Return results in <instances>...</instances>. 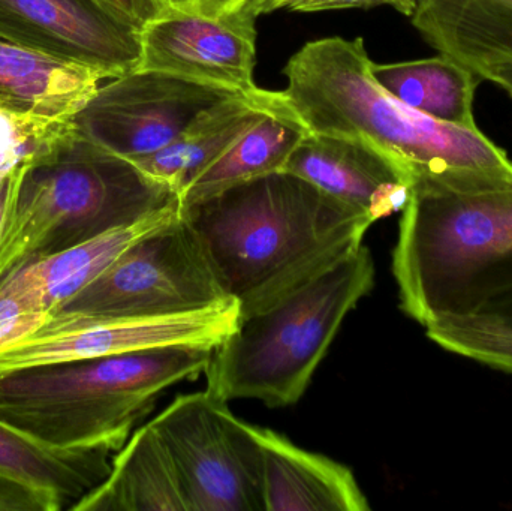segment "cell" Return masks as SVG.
Here are the masks:
<instances>
[{
    "instance_id": "27",
    "label": "cell",
    "mask_w": 512,
    "mask_h": 511,
    "mask_svg": "<svg viewBox=\"0 0 512 511\" xmlns=\"http://www.w3.org/2000/svg\"><path fill=\"white\" fill-rule=\"evenodd\" d=\"M99 2L119 12L120 15L140 27L161 17L173 6L168 0H99Z\"/></svg>"
},
{
    "instance_id": "18",
    "label": "cell",
    "mask_w": 512,
    "mask_h": 511,
    "mask_svg": "<svg viewBox=\"0 0 512 511\" xmlns=\"http://www.w3.org/2000/svg\"><path fill=\"white\" fill-rule=\"evenodd\" d=\"M271 108V90L236 96L198 117L165 149L135 164L180 198L195 177L227 153Z\"/></svg>"
},
{
    "instance_id": "26",
    "label": "cell",
    "mask_w": 512,
    "mask_h": 511,
    "mask_svg": "<svg viewBox=\"0 0 512 511\" xmlns=\"http://www.w3.org/2000/svg\"><path fill=\"white\" fill-rule=\"evenodd\" d=\"M420 0H282L279 9L294 12H319L331 9L375 8L393 6L397 11L411 17Z\"/></svg>"
},
{
    "instance_id": "30",
    "label": "cell",
    "mask_w": 512,
    "mask_h": 511,
    "mask_svg": "<svg viewBox=\"0 0 512 511\" xmlns=\"http://www.w3.org/2000/svg\"><path fill=\"white\" fill-rule=\"evenodd\" d=\"M242 2L243 0H195L192 11L203 12L207 15H218L221 12L231 11Z\"/></svg>"
},
{
    "instance_id": "29",
    "label": "cell",
    "mask_w": 512,
    "mask_h": 511,
    "mask_svg": "<svg viewBox=\"0 0 512 511\" xmlns=\"http://www.w3.org/2000/svg\"><path fill=\"white\" fill-rule=\"evenodd\" d=\"M280 2L282 0H243L240 5H237L231 11H240L242 14L256 20L259 15L270 14V12L279 9Z\"/></svg>"
},
{
    "instance_id": "6",
    "label": "cell",
    "mask_w": 512,
    "mask_h": 511,
    "mask_svg": "<svg viewBox=\"0 0 512 511\" xmlns=\"http://www.w3.org/2000/svg\"><path fill=\"white\" fill-rule=\"evenodd\" d=\"M375 276L372 254L363 245L265 311L240 318L213 350L204 372L207 392L227 404H297L346 315L372 291Z\"/></svg>"
},
{
    "instance_id": "11",
    "label": "cell",
    "mask_w": 512,
    "mask_h": 511,
    "mask_svg": "<svg viewBox=\"0 0 512 511\" xmlns=\"http://www.w3.org/2000/svg\"><path fill=\"white\" fill-rule=\"evenodd\" d=\"M141 29L99 0H0V38L107 80L138 69Z\"/></svg>"
},
{
    "instance_id": "24",
    "label": "cell",
    "mask_w": 512,
    "mask_h": 511,
    "mask_svg": "<svg viewBox=\"0 0 512 511\" xmlns=\"http://www.w3.org/2000/svg\"><path fill=\"white\" fill-rule=\"evenodd\" d=\"M50 321L41 291L23 266L0 281V350L29 338Z\"/></svg>"
},
{
    "instance_id": "10",
    "label": "cell",
    "mask_w": 512,
    "mask_h": 511,
    "mask_svg": "<svg viewBox=\"0 0 512 511\" xmlns=\"http://www.w3.org/2000/svg\"><path fill=\"white\" fill-rule=\"evenodd\" d=\"M240 318L236 300L207 311L167 317H53L29 338L0 350V372L156 348L215 350L237 329Z\"/></svg>"
},
{
    "instance_id": "3",
    "label": "cell",
    "mask_w": 512,
    "mask_h": 511,
    "mask_svg": "<svg viewBox=\"0 0 512 511\" xmlns=\"http://www.w3.org/2000/svg\"><path fill=\"white\" fill-rule=\"evenodd\" d=\"M361 38L307 42L286 63L282 104L309 132L354 138L393 162L411 186L453 174H512V161L480 128L433 119L373 75Z\"/></svg>"
},
{
    "instance_id": "20",
    "label": "cell",
    "mask_w": 512,
    "mask_h": 511,
    "mask_svg": "<svg viewBox=\"0 0 512 511\" xmlns=\"http://www.w3.org/2000/svg\"><path fill=\"white\" fill-rule=\"evenodd\" d=\"M307 129L282 104L279 92H273V108L243 137L192 180L180 197V206L210 197L222 189L285 168Z\"/></svg>"
},
{
    "instance_id": "22",
    "label": "cell",
    "mask_w": 512,
    "mask_h": 511,
    "mask_svg": "<svg viewBox=\"0 0 512 511\" xmlns=\"http://www.w3.org/2000/svg\"><path fill=\"white\" fill-rule=\"evenodd\" d=\"M179 213L180 204H176L135 224L107 231L80 245L21 266L41 291L45 308L50 312L51 318V314L62 303L98 278L126 249L176 218Z\"/></svg>"
},
{
    "instance_id": "25",
    "label": "cell",
    "mask_w": 512,
    "mask_h": 511,
    "mask_svg": "<svg viewBox=\"0 0 512 511\" xmlns=\"http://www.w3.org/2000/svg\"><path fill=\"white\" fill-rule=\"evenodd\" d=\"M63 507L50 495L27 483L0 473V511H60Z\"/></svg>"
},
{
    "instance_id": "23",
    "label": "cell",
    "mask_w": 512,
    "mask_h": 511,
    "mask_svg": "<svg viewBox=\"0 0 512 511\" xmlns=\"http://www.w3.org/2000/svg\"><path fill=\"white\" fill-rule=\"evenodd\" d=\"M427 336L457 356L512 374V333L475 317L450 318L427 327Z\"/></svg>"
},
{
    "instance_id": "28",
    "label": "cell",
    "mask_w": 512,
    "mask_h": 511,
    "mask_svg": "<svg viewBox=\"0 0 512 511\" xmlns=\"http://www.w3.org/2000/svg\"><path fill=\"white\" fill-rule=\"evenodd\" d=\"M471 317L512 333V291L490 300L478 314Z\"/></svg>"
},
{
    "instance_id": "7",
    "label": "cell",
    "mask_w": 512,
    "mask_h": 511,
    "mask_svg": "<svg viewBox=\"0 0 512 511\" xmlns=\"http://www.w3.org/2000/svg\"><path fill=\"white\" fill-rule=\"evenodd\" d=\"M182 213L126 249L53 317L149 318L231 302Z\"/></svg>"
},
{
    "instance_id": "15",
    "label": "cell",
    "mask_w": 512,
    "mask_h": 511,
    "mask_svg": "<svg viewBox=\"0 0 512 511\" xmlns=\"http://www.w3.org/2000/svg\"><path fill=\"white\" fill-rule=\"evenodd\" d=\"M261 450L264 511H367L369 501L345 465L254 426Z\"/></svg>"
},
{
    "instance_id": "13",
    "label": "cell",
    "mask_w": 512,
    "mask_h": 511,
    "mask_svg": "<svg viewBox=\"0 0 512 511\" xmlns=\"http://www.w3.org/2000/svg\"><path fill=\"white\" fill-rule=\"evenodd\" d=\"M282 171L318 186L373 224L403 212L411 197V183L402 171L378 150L354 138L307 132Z\"/></svg>"
},
{
    "instance_id": "9",
    "label": "cell",
    "mask_w": 512,
    "mask_h": 511,
    "mask_svg": "<svg viewBox=\"0 0 512 511\" xmlns=\"http://www.w3.org/2000/svg\"><path fill=\"white\" fill-rule=\"evenodd\" d=\"M239 95L168 72L135 69L101 84L72 122L90 140L137 162L165 149L198 117Z\"/></svg>"
},
{
    "instance_id": "5",
    "label": "cell",
    "mask_w": 512,
    "mask_h": 511,
    "mask_svg": "<svg viewBox=\"0 0 512 511\" xmlns=\"http://www.w3.org/2000/svg\"><path fill=\"white\" fill-rule=\"evenodd\" d=\"M212 353L156 348L0 372V420L57 449L117 453L156 399L204 374Z\"/></svg>"
},
{
    "instance_id": "16",
    "label": "cell",
    "mask_w": 512,
    "mask_h": 511,
    "mask_svg": "<svg viewBox=\"0 0 512 511\" xmlns=\"http://www.w3.org/2000/svg\"><path fill=\"white\" fill-rule=\"evenodd\" d=\"M104 80L95 69L0 38L2 113L74 119Z\"/></svg>"
},
{
    "instance_id": "12",
    "label": "cell",
    "mask_w": 512,
    "mask_h": 511,
    "mask_svg": "<svg viewBox=\"0 0 512 511\" xmlns=\"http://www.w3.org/2000/svg\"><path fill=\"white\" fill-rule=\"evenodd\" d=\"M255 21L240 11L207 15L171 6L141 29L138 69L251 95L259 89L254 81Z\"/></svg>"
},
{
    "instance_id": "32",
    "label": "cell",
    "mask_w": 512,
    "mask_h": 511,
    "mask_svg": "<svg viewBox=\"0 0 512 511\" xmlns=\"http://www.w3.org/2000/svg\"><path fill=\"white\" fill-rule=\"evenodd\" d=\"M171 5L176 6L179 9H185V11H192L194 9L195 0H168Z\"/></svg>"
},
{
    "instance_id": "17",
    "label": "cell",
    "mask_w": 512,
    "mask_h": 511,
    "mask_svg": "<svg viewBox=\"0 0 512 511\" xmlns=\"http://www.w3.org/2000/svg\"><path fill=\"white\" fill-rule=\"evenodd\" d=\"M72 511H189L179 474L150 422L114 455L111 471Z\"/></svg>"
},
{
    "instance_id": "1",
    "label": "cell",
    "mask_w": 512,
    "mask_h": 511,
    "mask_svg": "<svg viewBox=\"0 0 512 511\" xmlns=\"http://www.w3.org/2000/svg\"><path fill=\"white\" fill-rule=\"evenodd\" d=\"M242 318L363 246L373 222L307 180L264 174L180 206Z\"/></svg>"
},
{
    "instance_id": "19",
    "label": "cell",
    "mask_w": 512,
    "mask_h": 511,
    "mask_svg": "<svg viewBox=\"0 0 512 511\" xmlns=\"http://www.w3.org/2000/svg\"><path fill=\"white\" fill-rule=\"evenodd\" d=\"M114 455L108 447L47 446L0 420V473L50 495L63 510L107 479Z\"/></svg>"
},
{
    "instance_id": "31",
    "label": "cell",
    "mask_w": 512,
    "mask_h": 511,
    "mask_svg": "<svg viewBox=\"0 0 512 511\" xmlns=\"http://www.w3.org/2000/svg\"><path fill=\"white\" fill-rule=\"evenodd\" d=\"M9 173L0 174V243H2L3 227H5L6 209H8Z\"/></svg>"
},
{
    "instance_id": "8",
    "label": "cell",
    "mask_w": 512,
    "mask_h": 511,
    "mask_svg": "<svg viewBox=\"0 0 512 511\" xmlns=\"http://www.w3.org/2000/svg\"><path fill=\"white\" fill-rule=\"evenodd\" d=\"M167 447L189 511H264L254 425L209 392L174 399L150 422Z\"/></svg>"
},
{
    "instance_id": "14",
    "label": "cell",
    "mask_w": 512,
    "mask_h": 511,
    "mask_svg": "<svg viewBox=\"0 0 512 511\" xmlns=\"http://www.w3.org/2000/svg\"><path fill=\"white\" fill-rule=\"evenodd\" d=\"M411 18L439 53L512 98V0H420Z\"/></svg>"
},
{
    "instance_id": "2",
    "label": "cell",
    "mask_w": 512,
    "mask_h": 511,
    "mask_svg": "<svg viewBox=\"0 0 512 511\" xmlns=\"http://www.w3.org/2000/svg\"><path fill=\"white\" fill-rule=\"evenodd\" d=\"M400 308L423 327L512 291V174L418 180L393 251Z\"/></svg>"
},
{
    "instance_id": "4",
    "label": "cell",
    "mask_w": 512,
    "mask_h": 511,
    "mask_svg": "<svg viewBox=\"0 0 512 511\" xmlns=\"http://www.w3.org/2000/svg\"><path fill=\"white\" fill-rule=\"evenodd\" d=\"M176 204L180 198L173 189L71 122L44 152L9 173L0 281L21 264Z\"/></svg>"
},
{
    "instance_id": "21",
    "label": "cell",
    "mask_w": 512,
    "mask_h": 511,
    "mask_svg": "<svg viewBox=\"0 0 512 511\" xmlns=\"http://www.w3.org/2000/svg\"><path fill=\"white\" fill-rule=\"evenodd\" d=\"M378 83L403 104L462 128L477 129L474 98L480 78L468 68L439 53L429 59L375 63Z\"/></svg>"
}]
</instances>
